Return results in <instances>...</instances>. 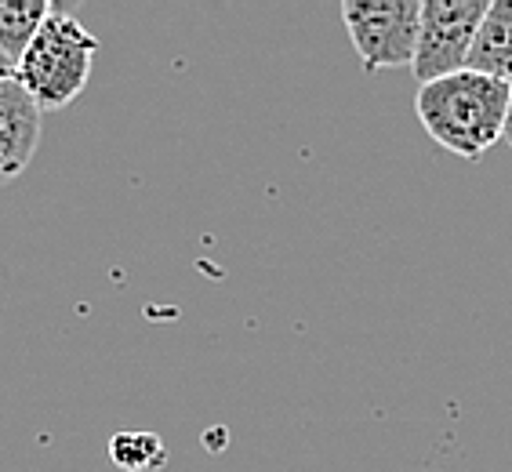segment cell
I'll return each instance as SVG.
<instances>
[{
    "label": "cell",
    "mask_w": 512,
    "mask_h": 472,
    "mask_svg": "<svg viewBox=\"0 0 512 472\" xmlns=\"http://www.w3.org/2000/svg\"><path fill=\"white\" fill-rule=\"evenodd\" d=\"M487 8L483 0H422V37L411 66L418 88L469 66Z\"/></svg>",
    "instance_id": "cell-4"
},
{
    "label": "cell",
    "mask_w": 512,
    "mask_h": 472,
    "mask_svg": "<svg viewBox=\"0 0 512 472\" xmlns=\"http://www.w3.org/2000/svg\"><path fill=\"white\" fill-rule=\"evenodd\" d=\"M109 454L128 472H153L164 469V462H168V451H164L157 433H117L109 443Z\"/></svg>",
    "instance_id": "cell-8"
},
{
    "label": "cell",
    "mask_w": 512,
    "mask_h": 472,
    "mask_svg": "<svg viewBox=\"0 0 512 472\" xmlns=\"http://www.w3.org/2000/svg\"><path fill=\"white\" fill-rule=\"evenodd\" d=\"M342 22L367 73L414 66L422 0H342Z\"/></svg>",
    "instance_id": "cell-3"
},
{
    "label": "cell",
    "mask_w": 512,
    "mask_h": 472,
    "mask_svg": "<svg viewBox=\"0 0 512 472\" xmlns=\"http://www.w3.org/2000/svg\"><path fill=\"white\" fill-rule=\"evenodd\" d=\"M15 77H19V62L11 59L8 48L0 44V84H8V80H15Z\"/></svg>",
    "instance_id": "cell-9"
},
{
    "label": "cell",
    "mask_w": 512,
    "mask_h": 472,
    "mask_svg": "<svg viewBox=\"0 0 512 472\" xmlns=\"http://www.w3.org/2000/svg\"><path fill=\"white\" fill-rule=\"evenodd\" d=\"M465 69L512 84V0H491Z\"/></svg>",
    "instance_id": "cell-6"
},
{
    "label": "cell",
    "mask_w": 512,
    "mask_h": 472,
    "mask_svg": "<svg viewBox=\"0 0 512 472\" xmlns=\"http://www.w3.org/2000/svg\"><path fill=\"white\" fill-rule=\"evenodd\" d=\"M40 146V106L19 80L0 84V186L30 168Z\"/></svg>",
    "instance_id": "cell-5"
},
{
    "label": "cell",
    "mask_w": 512,
    "mask_h": 472,
    "mask_svg": "<svg viewBox=\"0 0 512 472\" xmlns=\"http://www.w3.org/2000/svg\"><path fill=\"white\" fill-rule=\"evenodd\" d=\"M99 55V40L84 30V22L69 11L55 8L40 26L37 40L19 62V84L30 91L40 113L62 109L88 88L91 66Z\"/></svg>",
    "instance_id": "cell-2"
},
{
    "label": "cell",
    "mask_w": 512,
    "mask_h": 472,
    "mask_svg": "<svg viewBox=\"0 0 512 472\" xmlns=\"http://www.w3.org/2000/svg\"><path fill=\"white\" fill-rule=\"evenodd\" d=\"M512 106V84L494 80L476 69H458L451 77L418 88V120L436 146L465 160H480L505 138Z\"/></svg>",
    "instance_id": "cell-1"
},
{
    "label": "cell",
    "mask_w": 512,
    "mask_h": 472,
    "mask_svg": "<svg viewBox=\"0 0 512 472\" xmlns=\"http://www.w3.org/2000/svg\"><path fill=\"white\" fill-rule=\"evenodd\" d=\"M505 142L512 146V106H509V124H505Z\"/></svg>",
    "instance_id": "cell-10"
},
{
    "label": "cell",
    "mask_w": 512,
    "mask_h": 472,
    "mask_svg": "<svg viewBox=\"0 0 512 472\" xmlns=\"http://www.w3.org/2000/svg\"><path fill=\"white\" fill-rule=\"evenodd\" d=\"M51 11L55 4L48 0H0V44L8 48L11 59L22 62L40 26L51 19Z\"/></svg>",
    "instance_id": "cell-7"
}]
</instances>
